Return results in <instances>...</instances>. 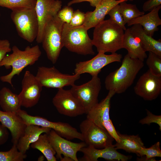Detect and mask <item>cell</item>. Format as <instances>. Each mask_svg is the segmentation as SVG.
<instances>
[{
  "label": "cell",
  "mask_w": 161,
  "mask_h": 161,
  "mask_svg": "<svg viewBox=\"0 0 161 161\" xmlns=\"http://www.w3.org/2000/svg\"><path fill=\"white\" fill-rule=\"evenodd\" d=\"M37 0H0V6L12 11L34 8Z\"/></svg>",
  "instance_id": "29"
},
{
  "label": "cell",
  "mask_w": 161,
  "mask_h": 161,
  "mask_svg": "<svg viewBox=\"0 0 161 161\" xmlns=\"http://www.w3.org/2000/svg\"><path fill=\"white\" fill-rule=\"evenodd\" d=\"M12 53L5 56L0 62V67L4 66L6 69L12 68L11 71L8 74L0 77L3 82L9 83L13 86L12 79L15 75H19L22 70L29 65H32L38 60L41 52L39 46H27L24 50L20 49L16 45L12 48Z\"/></svg>",
  "instance_id": "3"
},
{
  "label": "cell",
  "mask_w": 161,
  "mask_h": 161,
  "mask_svg": "<svg viewBox=\"0 0 161 161\" xmlns=\"http://www.w3.org/2000/svg\"><path fill=\"white\" fill-rule=\"evenodd\" d=\"M139 39L144 51L151 52L161 57V40H156L146 33L142 26L135 24L130 28Z\"/></svg>",
  "instance_id": "24"
},
{
  "label": "cell",
  "mask_w": 161,
  "mask_h": 161,
  "mask_svg": "<svg viewBox=\"0 0 161 161\" xmlns=\"http://www.w3.org/2000/svg\"><path fill=\"white\" fill-rule=\"evenodd\" d=\"M102 125L106 129L109 135L116 141L119 142L120 141L119 136L117 131L116 130L111 120L109 119L103 121Z\"/></svg>",
  "instance_id": "37"
},
{
  "label": "cell",
  "mask_w": 161,
  "mask_h": 161,
  "mask_svg": "<svg viewBox=\"0 0 161 161\" xmlns=\"http://www.w3.org/2000/svg\"><path fill=\"white\" fill-rule=\"evenodd\" d=\"M0 106L4 112L16 113L21 106L18 95L4 87L0 90Z\"/></svg>",
  "instance_id": "25"
},
{
  "label": "cell",
  "mask_w": 161,
  "mask_h": 161,
  "mask_svg": "<svg viewBox=\"0 0 161 161\" xmlns=\"http://www.w3.org/2000/svg\"><path fill=\"white\" fill-rule=\"evenodd\" d=\"M85 18V13L79 9L74 11L70 23L68 24L72 27H76L83 24Z\"/></svg>",
  "instance_id": "36"
},
{
  "label": "cell",
  "mask_w": 161,
  "mask_h": 161,
  "mask_svg": "<svg viewBox=\"0 0 161 161\" xmlns=\"http://www.w3.org/2000/svg\"><path fill=\"white\" fill-rule=\"evenodd\" d=\"M70 90L80 102L87 114L98 102V97L101 89V82L98 75L92 76L91 80L80 85L75 84Z\"/></svg>",
  "instance_id": "10"
},
{
  "label": "cell",
  "mask_w": 161,
  "mask_h": 161,
  "mask_svg": "<svg viewBox=\"0 0 161 161\" xmlns=\"http://www.w3.org/2000/svg\"><path fill=\"white\" fill-rule=\"evenodd\" d=\"M64 24L57 15L48 22L44 30L42 47L48 59L53 64L57 61L64 47L62 35Z\"/></svg>",
  "instance_id": "5"
},
{
  "label": "cell",
  "mask_w": 161,
  "mask_h": 161,
  "mask_svg": "<svg viewBox=\"0 0 161 161\" xmlns=\"http://www.w3.org/2000/svg\"><path fill=\"white\" fill-rule=\"evenodd\" d=\"M60 160L61 161H74L72 158L67 156H64L63 157H62Z\"/></svg>",
  "instance_id": "42"
},
{
  "label": "cell",
  "mask_w": 161,
  "mask_h": 161,
  "mask_svg": "<svg viewBox=\"0 0 161 161\" xmlns=\"http://www.w3.org/2000/svg\"><path fill=\"white\" fill-rule=\"evenodd\" d=\"M120 141L114 145L115 148L123 149L127 152L138 154L142 147H145L141 138L138 135H127L121 134L117 131Z\"/></svg>",
  "instance_id": "26"
},
{
  "label": "cell",
  "mask_w": 161,
  "mask_h": 161,
  "mask_svg": "<svg viewBox=\"0 0 161 161\" xmlns=\"http://www.w3.org/2000/svg\"><path fill=\"white\" fill-rule=\"evenodd\" d=\"M12 51L9 41L7 39L0 40V62L6 54Z\"/></svg>",
  "instance_id": "38"
},
{
  "label": "cell",
  "mask_w": 161,
  "mask_h": 161,
  "mask_svg": "<svg viewBox=\"0 0 161 161\" xmlns=\"http://www.w3.org/2000/svg\"><path fill=\"white\" fill-rule=\"evenodd\" d=\"M0 16H1V15H0Z\"/></svg>",
  "instance_id": "45"
},
{
  "label": "cell",
  "mask_w": 161,
  "mask_h": 161,
  "mask_svg": "<svg viewBox=\"0 0 161 161\" xmlns=\"http://www.w3.org/2000/svg\"><path fill=\"white\" fill-rule=\"evenodd\" d=\"M51 130L33 124L27 125L23 135L19 139L16 146L20 152L25 154L30 145L36 141L43 133L48 134Z\"/></svg>",
  "instance_id": "22"
},
{
  "label": "cell",
  "mask_w": 161,
  "mask_h": 161,
  "mask_svg": "<svg viewBox=\"0 0 161 161\" xmlns=\"http://www.w3.org/2000/svg\"><path fill=\"white\" fill-rule=\"evenodd\" d=\"M60 0H37L35 7L38 24V30L36 41L41 43L45 27L48 22L57 15L61 8Z\"/></svg>",
  "instance_id": "14"
},
{
  "label": "cell",
  "mask_w": 161,
  "mask_h": 161,
  "mask_svg": "<svg viewBox=\"0 0 161 161\" xmlns=\"http://www.w3.org/2000/svg\"><path fill=\"white\" fill-rule=\"evenodd\" d=\"M83 156L80 160L82 161H97L99 158H103L108 161H127L132 157L120 153L112 145L104 148H96L91 145L82 148L80 151Z\"/></svg>",
  "instance_id": "17"
},
{
  "label": "cell",
  "mask_w": 161,
  "mask_h": 161,
  "mask_svg": "<svg viewBox=\"0 0 161 161\" xmlns=\"http://www.w3.org/2000/svg\"><path fill=\"white\" fill-rule=\"evenodd\" d=\"M123 48L128 51V54L132 58L144 61L147 55L144 51L139 39L131 30L128 28L125 30Z\"/></svg>",
  "instance_id": "23"
},
{
  "label": "cell",
  "mask_w": 161,
  "mask_h": 161,
  "mask_svg": "<svg viewBox=\"0 0 161 161\" xmlns=\"http://www.w3.org/2000/svg\"><path fill=\"white\" fill-rule=\"evenodd\" d=\"M141 158H137L138 161H156L155 157H161L160 143L157 142L149 148L142 147L137 155Z\"/></svg>",
  "instance_id": "30"
},
{
  "label": "cell",
  "mask_w": 161,
  "mask_h": 161,
  "mask_svg": "<svg viewBox=\"0 0 161 161\" xmlns=\"http://www.w3.org/2000/svg\"><path fill=\"white\" fill-rule=\"evenodd\" d=\"M115 94L113 91H109L106 97L100 102H98L93 106L86 114L87 119L98 126L105 128L102 125V123L110 119L109 111L111 100Z\"/></svg>",
  "instance_id": "20"
},
{
  "label": "cell",
  "mask_w": 161,
  "mask_h": 161,
  "mask_svg": "<svg viewBox=\"0 0 161 161\" xmlns=\"http://www.w3.org/2000/svg\"><path fill=\"white\" fill-rule=\"evenodd\" d=\"M147 116L140 120L139 123L143 125H150L151 123H155L158 125L159 129L161 131V116L153 114L148 110H146Z\"/></svg>",
  "instance_id": "35"
},
{
  "label": "cell",
  "mask_w": 161,
  "mask_h": 161,
  "mask_svg": "<svg viewBox=\"0 0 161 161\" xmlns=\"http://www.w3.org/2000/svg\"><path fill=\"white\" fill-rule=\"evenodd\" d=\"M128 0H102L93 11L85 13V18L83 25L87 30L95 27L104 20L106 16L116 5Z\"/></svg>",
  "instance_id": "18"
},
{
  "label": "cell",
  "mask_w": 161,
  "mask_h": 161,
  "mask_svg": "<svg viewBox=\"0 0 161 161\" xmlns=\"http://www.w3.org/2000/svg\"><path fill=\"white\" fill-rule=\"evenodd\" d=\"M10 18L20 37L30 43L36 39L38 24L35 8L12 11Z\"/></svg>",
  "instance_id": "6"
},
{
  "label": "cell",
  "mask_w": 161,
  "mask_h": 161,
  "mask_svg": "<svg viewBox=\"0 0 161 161\" xmlns=\"http://www.w3.org/2000/svg\"><path fill=\"white\" fill-rule=\"evenodd\" d=\"M92 40L98 52H116L123 48L124 30L109 19L95 27Z\"/></svg>",
  "instance_id": "2"
},
{
  "label": "cell",
  "mask_w": 161,
  "mask_h": 161,
  "mask_svg": "<svg viewBox=\"0 0 161 161\" xmlns=\"http://www.w3.org/2000/svg\"><path fill=\"white\" fill-rule=\"evenodd\" d=\"M161 4V0H148L143 4V10L144 12H150Z\"/></svg>",
  "instance_id": "39"
},
{
  "label": "cell",
  "mask_w": 161,
  "mask_h": 161,
  "mask_svg": "<svg viewBox=\"0 0 161 161\" xmlns=\"http://www.w3.org/2000/svg\"><path fill=\"white\" fill-rule=\"evenodd\" d=\"M146 63L149 71L153 75L161 77V57L149 52Z\"/></svg>",
  "instance_id": "32"
},
{
  "label": "cell",
  "mask_w": 161,
  "mask_h": 161,
  "mask_svg": "<svg viewBox=\"0 0 161 161\" xmlns=\"http://www.w3.org/2000/svg\"><path fill=\"white\" fill-rule=\"evenodd\" d=\"M0 122L10 131L13 144L17 145L19 139L24 133L26 124L16 113L0 110Z\"/></svg>",
  "instance_id": "19"
},
{
  "label": "cell",
  "mask_w": 161,
  "mask_h": 161,
  "mask_svg": "<svg viewBox=\"0 0 161 161\" xmlns=\"http://www.w3.org/2000/svg\"><path fill=\"white\" fill-rule=\"evenodd\" d=\"M22 90L18 95L21 106L31 108L38 102L42 86L30 71H26L21 82Z\"/></svg>",
  "instance_id": "13"
},
{
  "label": "cell",
  "mask_w": 161,
  "mask_h": 161,
  "mask_svg": "<svg viewBox=\"0 0 161 161\" xmlns=\"http://www.w3.org/2000/svg\"><path fill=\"white\" fill-rule=\"evenodd\" d=\"M122 58V55L116 52L108 55L99 52L90 60L76 63L74 69L75 74L80 75L87 73L92 76L98 75L104 67L113 62H120Z\"/></svg>",
  "instance_id": "12"
},
{
  "label": "cell",
  "mask_w": 161,
  "mask_h": 161,
  "mask_svg": "<svg viewBox=\"0 0 161 161\" xmlns=\"http://www.w3.org/2000/svg\"><path fill=\"white\" fill-rule=\"evenodd\" d=\"M49 140L55 151L56 157L60 159L61 155L71 157L74 161H78L77 156L78 152L87 145L84 142L76 143L65 139L51 129L47 134Z\"/></svg>",
  "instance_id": "16"
},
{
  "label": "cell",
  "mask_w": 161,
  "mask_h": 161,
  "mask_svg": "<svg viewBox=\"0 0 161 161\" xmlns=\"http://www.w3.org/2000/svg\"><path fill=\"white\" fill-rule=\"evenodd\" d=\"M35 76L42 87L59 89L75 84L80 75L65 74L61 72L54 66L38 67Z\"/></svg>",
  "instance_id": "8"
},
{
  "label": "cell",
  "mask_w": 161,
  "mask_h": 161,
  "mask_svg": "<svg viewBox=\"0 0 161 161\" xmlns=\"http://www.w3.org/2000/svg\"><path fill=\"white\" fill-rule=\"evenodd\" d=\"M126 2L123 1L119 4L120 11L125 24L129 21L145 14V12L139 10L135 4H128Z\"/></svg>",
  "instance_id": "28"
},
{
  "label": "cell",
  "mask_w": 161,
  "mask_h": 161,
  "mask_svg": "<svg viewBox=\"0 0 161 161\" xmlns=\"http://www.w3.org/2000/svg\"><path fill=\"white\" fill-rule=\"evenodd\" d=\"M31 148L40 151L46 158L47 161H56L55 155L56 153L50 143L47 134H41L38 140L30 145Z\"/></svg>",
  "instance_id": "27"
},
{
  "label": "cell",
  "mask_w": 161,
  "mask_h": 161,
  "mask_svg": "<svg viewBox=\"0 0 161 161\" xmlns=\"http://www.w3.org/2000/svg\"><path fill=\"white\" fill-rule=\"evenodd\" d=\"M161 8V5H160L148 13L129 21L127 23L128 26L139 24L146 34L153 37L154 32L158 30V27L161 25V19L159 15Z\"/></svg>",
  "instance_id": "21"
},
{
  "label": "cell",
  "mask_w": 161,
  "mask_h": 161,
  "mask_svg": "<svg viewBox=\"0 0 161 161\" xmlns=\"http://www.w3.org/2000/svg\"><path fill=\"white\" fill-rule=\"evenodd\" d=\"M39 158H41V159L39 161H42L44 160V157L42 156H41Z\"/></svg>",
  "instance_id": "43"
},
{
  "label": "cell",
  "mask_w": 161,
  "mask_h": 161,
  "mask_svg": "<svg viewBox=\"0 0 161 161\" xmlns=\"http://www.w3.org/2000/svg\"><path fill=\"white\" fill-rule=\"evenodd\" d=\"M143 61L131 58L127 54L122 61L120 66L106 77V89L115 94L125 92L133 83L137 75L143 67Z\"/></svg>",
  "instance_id": "1"
},
{
  "label": "cell",
  "mask_w": 161,
  "mask_h": 161,
  "mask_svg": "<svg viewBox=\"0 0 161 161\" xmlns=\"http://www.w3.org/2000/svg\"><path fill=\"white\" fill-rule=\"evenodd\" d=\"M53 97L52 102L60 114L74 117L85 113L80 102L72 94L70 89H58Z\"/></svg>",
  "instance_id": "11"
},
{
  "label": "cell",
  "mask_w": 161,
  "mask_h": 161,
  "mask_svg": "<svg viewBox=\"0 0 161 161\" xmlns=\"http://www.w3.org/2000/svg\"><path fill=\"white\" fill-rule=\"evenodd\" d=\"M119 4L113 7L109 11L108 14L110 16L109 19L110 20L117 24L125 31L126 28L125 26V24L123 16L120 11Z\"/></svg>",
  "instance_id": "33"
},
{
  "label": "cell",
  "mask_w": 161,
  "mask_h": 161,
  "mask_svg": "<svg viewBox=\"0 0 161 161\" xmlns=\"http://www.w3.org/2000/svg\"><path fill=\"white\" fill-rule=\"evenodd\" d=\"M134 90L137 95L145 100L155 99L161 92V77L153 74L148 70L140 77Z\"/></svg>",
  "instance_id": "15"
},
{
  "label": "cell",
  "mask_w": 161,
  "mask_h": 161,
  "mask_svg": "<svg viewBox=\"0 0 161 161\" xmlns=\"http://www.w3.org/2000/svg\"><path fill=\"white\" fill-rule=\"evenodd\" d=\"M74 10L70 6H66L59 11L57 16L64 23L69 24L72 19Z\"/></svg>",
  "instance_id": "34"
},
{
  "label": "cell",
  "mask_w": 161,
  "mask_h": 161,
  "mask_svg": "<svg viewBox=\"0 0 161 161\" xmlns=\"http://www.w3.org/2000/svg\"><path fill=\"white\" fill-rule=\"evenodd\" d=\"M27 125L33 124L53 130L60 136L68 140L74 139L83 141L81 133L69 124L61 122H53L39 116H33L23 110L20 109L16 113Z\"/></svg>",
  "instance_id": "7"
},
{
  "label": "cell",
  "mask_w": 161,
  "mask_h": 161,
  "mask_svg": "<svg viewBox=\"0 0 161 161\" xmlns=\"http://www.w3.org/2000/svg\"><path fill=\"white\" fill-rule=\"evenodd\" d=\"M9 137L8 129L2 124H0V145L5 143Z\"/></svg>",
  "instance_id": "40"
},
{
  "label": "cell",
  "mask_w": 161,
  "mask_h": 161,
  "mask_svg": "<svg viewBox=\"0 0 161 161\" xmlns=\"http://www.w3.org/2000/svg\"><path fill=\"white\" fill-rule=\"evenodd\" d=\"M102 0H72L67 4V5L70 6L71 5L84 1H87L89 3L90 5L92 7H95Z\"/></svg>",
  "instance_id": "41"
},
{
  "label": "cell",
  "mask_w": 161,
  "mask_h": 161,
  "mask_svg": "<svg viewBox=\"0 0 161 161\" xmlns=\"http://www.w3.org/2000/svg\"><path fill=\"white\" fill-rule=\"evenodd\" d=\"M27 157L25 154L18 150L15 145H13L8 151H0V161H23Z\"/></svg>",
  "instance_id": "31"
},
{
  "label": "cell",
  "mask_w": 161,
  "mask_h": 161,
  "mask_svg": "<svg viewBox=\"0 0 161 161\" xmlns=\"http://www.w3.org/2000/svg\"><path fill=\"white\" fill-rule=\"evenodd\" d=\"M129 0L130 1H133L134 0Z\"/></svg>",
  "instance_id": "44"
},
{
  "label": "cell",
  "mask_w": 161,
  "mask_h": 161,
  "mask_svg": "<svg viewBox=\"0 0 161 161\" xmlns=\"http://www.w3.org/2000/svg\"><path fill=\"white\" fill-rule=\"evenodd\" d=\"M79 128L83 142L87 145L100 149L112 145L114 139L106 129L98 126L90 120L86 118L82 121Z\"/></svg>",
  "instance_id": "9"
},
{
  "label": "cell",
  "mask_w": 161,
  "mask_h": 161,
  "mask_svg": "<svg viewBox=\"0 0 161 161\" xmlns=\"http://www.w3.org/2000/svg\"><path fill=\"white\" fill-rule=\"evenodd\" d=\"M82 25L72 27L64 23L62 30L64 46L70 52L84 55H94L92 41Z\"/></svg>",
  "instance_id": "4"
}]
</instances>
